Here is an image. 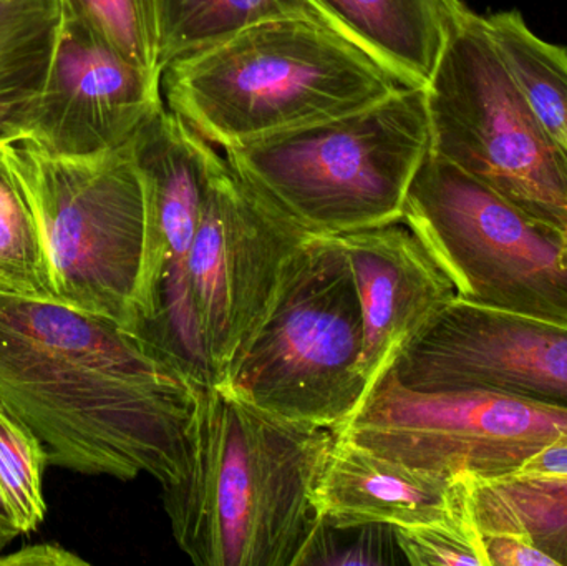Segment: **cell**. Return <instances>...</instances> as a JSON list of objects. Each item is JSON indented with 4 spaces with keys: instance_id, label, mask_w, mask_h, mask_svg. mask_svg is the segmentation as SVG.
I'll list each match as a JSON object with an SVG mask.
<instances>
[{
    "instance_id": "1",
    "label": "cell",
    "mask_w": 567,
    "mask_h": 566,
    "mask_svg": "<svg viewBox=\"0 0 567 566\" xmlns=\"http://www.w3.org/2000/svg\"><path fill=\"white\" fill-rule=\"evenodd\" d=\"M0 401L55 467L162 487L185 471L195 382L102 316L0 291Z\"/></svg>"
},
{
    "instance_id": "2",
    "label": "cell",
    "mask_w": 567,
    "mask_h": 566,
    "mask_svg": "<svg viewBox=\"0 0 567 566\" xmlns=\"http://www.w3.org/2000/svg\"><path fill=\"white\" fill-rule=\"evenodd\" d=\"M336 432L195 384L185 471L163 488L173 537L198 566H299Z\"/></svg>"
},
{
    "instance_id": "3",
    "label": "cell",
    "mask_w": 567,
    "mask_h": 566,
    "mask_svg": "<svg viewBox=\"0 0 567 566\" xmlns=\"http://www.w3.org/2000/svg\"><path fill=\"white\" fill-rule=\"evenodd\" d=\"M405 82L342 33L278 19L169 62L162 96L212 145H238L367 109Z\"/></svg>"
},
{
    "instance_id": "4",
    "label": "cell",
    "mask_w": 567,
    "mask_h": 566,
    "mask_svg": "<svg viewBox=\"0 0 567 566\" xmlns=\"http://www.w3.org/2000/svg\"><path fill=\"white\" fill-rule=\"evenodd\" d=\"M425 89L405 86L367 109L223 148L233 172L312 236L402 222L429 155Z\"/></svg>"
},
{
    "instance_id": "5",
    "label": "cell",
    "mask_w": 567,
    "mask_h": 566,
    "mask_svg": "<svg viewBox=\"0 0 567 566\" xmlns=\"http://www.w3.org/2000/svg\"><path fill=\"white\" fill-rule=\"evenodd\" d=\"M218 385L332 432L355 414L369 394L362 315L337 236H312L297 253L275 306Z\"/></svg>"
},
{
    "instance_id": "6",
    "label": "cell",
    "mask_w": 567,
    "mask_h": 566,
    "mask_svg": "<svg viewBox=\"0 0 567 566\" xmlns=\"http://www.w3.org/2000/svg\"><path fill=\"white\" fill-rule=\"evenodd\" d=\"M430 152L567 236V153L503 62L486 17L466 9L425 86Z\"/></svg>"
},
{
    "instance_id": "7",
    "label": "cell",
    "mask_w": 567,
    "mask_h": 566,
    "mask_svg": "<svg viewBox=\"0 0 567 566\" xmlns=\"http://www.w3.org/2000/svg\"><path fill=\"white\" fill-rule=\"evenodd\" d=\"M52 263L56 301L135 331L145 258V198L130 142L99 155H50L2 142Z\"/></svg>"
},
{
    "instance_id": "8",
    "label": "cell",
    "mask_w": 567,
    "mask_h": 566,
    "mask_svg": "<svg viewBox=\"0 0 567 566\" xmlns=\"http://www.w3.org/2000/svg\"><path fill=\"white\" fill-rule=\"evenodd\" d=\"M402 223L456 298L567 325V236L429 152Z\"/></svg>"
},
{
    "instance_id": "9",
    "label": "cell",
    "mask_w": 567,
    "mask_h": 566,
    "mask_svg": "<svg viewBox=\"0 0 567 566\" xmlns=\"http://www.w3.org/2000/svg\"><path fill=\"white\" fill-rule=\"evenodd\" d=\"M145 198V258L135 331L195 384H212L189 296V253L225 165L182 116L156 106L130 140Z\"/></svg>"
},
{
    "instance_id": "10",
    "label": "cell",
    "mask_w": 567,
    "mask_h": 566,
    "mask_svg": "<svg viewBox=\"0 0 567 566\" xmlns=\"http://www.w3.org/2000/svg\"><path fill=\"white\" fill-rule=\"evenodd\" d=\"M336 434L445 477L498 478L567 439V411L475 389L412 391L389 371Z\"/></svg>"
},
{
    "instance_id": "11",
    "label": "cell",
    "mask_w": 567,
    "mask_h": 566,
    "mask_svg": "<svg viewBox=\"0 0 567 566\" xmlns=\"http://www.w3.org/2000/svg\"><path fill=\"white\" fill-rule=\"evenodd\" d=\"M310 238L239 178L225 158L188 265L189 296L212 384L225 381Z\"/></svg>"
},
{
    "instance_id": "12",
    "label": "cell",
    "mask_w": 567,
    "mask_h": 566,
    "mask_svg": "<svg viewBox=\"0 0 567 566\" xmlns=\"http://www.w3.org/2000/svg\"><path fill=\"white\" fill-rule=\"evenodd\" d=\"M412 391H488L567 411V325L453 298L390 369Z\"/></svg>"
},
{
    "instance_id": "13",
    "label": "cell",
    "mask_w": 567,
    "mask_h": 566,
    "mask_svg": "<svg viewBox=\"0 0 567 566\" xmlns=\"http://www.w3.org/2000/svg\"><path fill=\"white\" fill-rule=\"evenodd\" d=\"M162 103V76L63 10L45 79L3 123L0 142L50 155H99L125 146Z\"/></svg>"
},
{
    "instance_id": "14",
    "label": "cell",
    "mask_w": 567,
    "mask_h": 566,
    "mask_svg": "<svg viewBox=\"0 0 567 566\" xmlns=\"http://www.w3.org/2000/svg\"><path fill=\"white\" fill-rule=\"evenodd\" d=\"M355 285L367 389L455 298V289L402 222L337 236Z\"/></svg>"
},
{
    "instance_id": "15",
    "label": "cell",
    "mask_w": 567,
    "mask_h": 566,
    "mask_svg": "<svg viewBox=\"0 0 567 566\" xmlns=\"http://www.w3.org/2000/svg\"><path fill=\"white\" fill-rule=\"evenodd\" d=\"M463 492L465 474L445 477L336 434L313 502L320 521L333 527L412 528L450 517Z\"/></svg>"
},
{
    "instance_id": "16",
    "label": "cell",
    "mask_w": 567,
    "mask_h": 566,
    "mask_svg": "<svg viewBox=\"0 0 567 566\" xmlns=\"http://www.w3.org/2000/svg\"><path fill=\"white\" fill-rule=\"evenodd\" d=\"M347 39L409 86L425 89L450 30L468 7L462 0H313Z\"/></svg>"
},
{
    "instance_id": "17",
    "label": "cell",
    "mask_w": 567,
    "mask_h": 566,
    "mask_svg": "<svg viewBox=\"0 0 567 566\" xmlns=\"http://www.w3.org/2000/svg\"><path fill=\"white\" fill-rule=\"evenodd\" d=\"M468 482L480 532L525 535L556 565L567 566V478L468 475Z\"/></svg>"
},
{
    "instance_id": "18",
    "label": "cell",
    "mask_w": 567,
    "mask_h": 566,
    "mask_svg": "<svg viewBox=\"0 0 567 566\" xmlns=\"http://www.w3.org/2000/svg\"><path fill=\"white\" fill-rule=\"evenodd\" d=\"M156 10L159 70L269 20L296 17L337 30L313 0H156Z\"/></svg>"
},
{
    "instance_id": "19",
    "label": "cell",
    "mask_w": 567,
    "mask_h": 566,
    "mask_svg": "<svg viewBox=\"0 0 567 566\" xmlns=\"http://www.w3.org/2000/svg\"><path fill=\"white\" fill-rule=\"evenodd\" d=\"M493 42L543 125L567 153V49L536 35L519 10L486 17Z\"/></svg>"
},
{
    "instance_id": "20",
    "label": "cell",
    "mask_w": 567,
    "mask_h": 566,
    "mask_svg": "<svg viewBox=\"0 0 567 566\" xmlns=\"http://www.w3.org/2000/svg\"><path fill=\"white\" fill-rule=\"evenodd\" d=\"M62 13L60 0H0V128L39 92Z\"/></svg>"
},
{
    "instance_id": "21",
    "label": "cell",
    "mask_w": 567,
    "mask_h": 566,
    "mask_svg": "<svg viewBox=\"0 0 567 566\" xmlns=\"http://www.w3.org/2000/svg\"><path fill=\"white\" fill-rule=\"evenodd\" d=\"M0 291L55 299L52 263L35 208L0 142Z\"/></svg>"
},
{
    "instance_id": "22",
    "label": "cell",
    "mask_w": 567,
    "mask_h": 566,
    "mask_svg": "<svg viewBox=\"0 0 567 566\" xmlns=\"http://www.w3.org/2000/svg\"><path fill=\"white\" fill-rule=\"evenodd\" d=\"M47 465L45 444L0 401V494L20 535L32 534L45 518Z\"/></svg>"
},
{
    "instance_id": "23",
    "label": "cell",
    "mask_w": 567,
    "mask_h": 566,
    "mask_svg": "<svg viewBox=\"0 0 567 566\" xmlns=\"http://www.w3.org/2000/svg\"><path fill=\"white\" fill-rule=\"evenodd\" d=\"M70 16L92 27L120 53L162 76L156 0H60Z\"/></svg>"
},
{
    "instance_id": "24",
    "label": "cell",
    "mask_w": 567,
    "mask_h": 566,
    "mask_svg": "<svg viewBox=\"0 0 567 566\" xmlns=\"http://www.w3.org/2000/svg\"><path fill=\"white\" fill-rule=\"evenodd\" d=\"M405 564L413 566H489L482 532L473 517L468 475L458 507L450 517L423 527L395 528Z\"/></svg>"
},
{
    "instance_id": "25",
    "label": "cell",
    "mask_w": 567,
    "mask_h": 566,
    "mask_svg": "<svg viewBox=\"0 0 567 566\" xmlns=\"http://www.w3.org/2000/svg\"><path fill=\"white\" fill-rule=\"evenodd\" d=\"M339 541L332 528L320 521L309 547L303 552L299 566L302 565H383L396 564L390 557L392 550H399L395 528L390 525H359L355 527V538ZM402 554V552H400Z\"/></svg>"
},
{
    "instance_id": "26",
    "label": "cell",
    "mask_w": 567,
    "mask_h": 566,
    "mask_svg": "<svg viewBox=\"0 0 567 566\" xmlns=\"http://www.w3.org/2000/svg\"><path fill=\"white\" fill-rule=\"evenodd\" d=\"M489 566H558L548 555L515 532H482Z\"/></svg>"
},
{
    "instance_id": "27",
    "label": "cell",
    "mask_w": 567,
    "mask_h": 566,
    "mask_svg": "<svg viewBox=\"0 0 567 566\" xmlns=\"http://www.w3.org/2000/svg\"><path fill=\"white\" fill-rule=\"evenodd\" d=\"M79 555L55 544H33L13 554H0V566H89Z\"/></svg>"
},
{
    "instance_id": "28",
    "label": "cell",
    "mask_w": 567,
    "mask_h": 566,
    "mask_svg": "<svg viewBox=\"0 0 567 566\" xmlns=\"http://www.w3.org/2000/svg\"><path fill=\"white\" fill-rule=\"evenodd\" d=\"M528 477L567 478V439L533 454L516 472Z\"/></svg>"
},
{
    "instance_id": "29",
    "label": "cell",
    "mask_w": 567,
    "mask_h": 566,
    "mask_svg": "<svg viewBox=\"0 0 567 566\" xmlns=\"http://www.w3.org/2000/svg\"><path fill=\"white\" fill-rule=\"evenodd\" d=\"M19 535L20 532L17 531L12 515H10L9 508H7L6 502H3L2 494H0V554H2Z\"/></svg>"
}]
</instances>
